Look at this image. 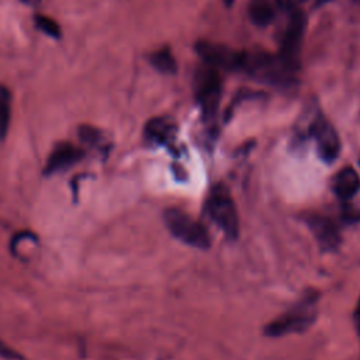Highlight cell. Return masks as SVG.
<instances>
[{
  "mask_svg": "<svg viewBox=\"0 0 360 360\" xmlns=\"http://www.w3.org/2000/svg\"><path fill=\"white\" fill-rule=\"evenodd\" d=\"M318 300L319 294L315 290H307L294 305L270 321L263 328V333L270 338H280L291 333L305 332L316 319Z\"/></svg>",
  "mask_w": 360,
  "mask_h": 360,
  "instance_id": "6da1fadb",
  "label": "cell"
},
{
  "mask_svg": "<svg viewBox=\"0 0 360 360\" xmlns=\"http://www.w3.org/2000/svg\"><path fill=\"white\" fill-rule=\"evenodd\" d=\"M205 212L210 219L229 239L239 235V215L231 191L224 184H215L205 200Z\"/></svg>",
  "mask_w": 360,
  "mask_h": 360,
  "instance_id": "7a4b0ae2",
  "label": "cell"
},
{
  "mask_svg": "<svg viewBox=\"0 0 360 360\" xmlns=\"http://www.w3.org/2000/svg\"><path fill=\"white\" fill-rule=\"evenodd\" d=\"M193 90L204 120L208 124H212L217 117L222 96V82L219 70L205 63L200 66L194 73Z\"/></svg>",
  "mask_w": 360,
  "mask_h": 360,
  "instance_id": "3957f363",
  "label": "cell"
},
{
  "mask_svg": "<svg viewBox=\"0 0 360 360\" xmlns=\"http://www.w3.org/2000/svg\"><path fill=\"white\" fill-rule=\"evenodd\" d=\"M163 221L169 232L181 243L195 249L210 248L211 240L207 228L186 211L170 207L163 212Z\"/></svg>",
  "mask_w": 360,
  "mask_h": 360,
  "instance_id": "277c9868",
  "label": "cell"
},
{
  "mask_svg": "<svg viewBox=\"0 0 360 360\" xmlns=\"http://www.w3.org/2000/svg\"><path fill=\"white\" fill-rule=\"evenodd\" d=\"M305 25V14L300 10H294L288 18L287 27L281 38L280 49L277 52V58L281 65L292 75L300 68V51L302 45Z\"/></svg>",
  "mask_w": 360,
  "mask_h": 360,
  "instance_id": "5b68a950",
  "label": "cell"
},
{
  "mask_svg": "<svg viewBox=\"0 0 360 360\" xmlns=\"http://www.w3.org/2000/svg\"><path fill=\"white\" fill-rule=\"evenodd\" d=\"M308 136L314 141L316 153L325 163H332L339 158L342 149L339 134L322 112L309 121Z\"/></svg>",
  "mask_w": 360,
  "mask_h": 360,
  "instance_id": "8992f818",
  "label": "cell"
},
{
  "mask_svg": "<svg viewBox=\"0 0 360 360\" xmlns=\"http://www.w3.org/2000/svg\"><path fill=\"white\" fill-rule=\"evenodd\" d=\"M195 52L205 65L218 70L242 72L245 51H236L231 46L211 41H198L195 42Z\"/></svg>",
  "mask_w": 360,
  "mask_h": 360,
  "instance_id": "52a82bcc",
  "label": "cell"
},
{
  "mask_svg": "<svg viewBox=\"0 0 360 360\" xmlns=\"http://www.w3.org/2000/svg\"><path fill=\"white\" fill-rule=\"evenodd\" d=\"M302 221L323 252H333L339 248L342 235L339 224L333 218L319 212H308L302 217Z\"/></svg>",
  "mask_w": 360,
  "mask_h": 360,
  "instance_id": "ba28073f",
  "label": "cell"
},
{
  "mask_svg": "<svg viewBox=\"0 0 360 360\" xmlns=\"http://www.w3.org/2000/svg\"><path fill=\"white\" fill-rule=\"evenodd\" d=\"M84 156V150L72 142H59L53 146L51 150L45 167H44V174L51 176L56 173H62L76 163H79Z\"/></svg>",
  "mask_w": 360,
  "mask_h": 360,
  "instance_id": "9c48e42d",
  "label": "cell"
},
{
  "mask_svg": "<svg viewBox=\"0 0 360 360\" xmlns=\"http://www.w3.org/2000/svg\"><path fill=\"white\" fill-rule=\"evenodd\" d=\"M177 127L169 117H155L145 124L143 138L155 146H172L176 141Z\"/></svg>",
  "mask_w": 360,
  "mask_h": 360,
  "instance_id": "30bf717a",
  "label": "cell"
},
{
  "mask_svg": "<svg viewBox=\"0 0 360 360\" xmlns=\"http://www.w3.org/2000/svg\"><path fill=\"white\" fill-rule=\"evenodd\" d=\"M360 188V176L352 166L342 167L332 179V191L340 201H350V198Z\"/></svg>",
  "mask_w": 360,
  "mask_h": 360,
  "instance_id": "8fae6325",
  "label": "cell"
},
{
  "mask_svg": "<svg viewBox=\"0 0 360 360\" xmlns=\"http://www.w3.org/2000/svg\"><path fill=\"white\" fill-rule=\"evenodd\" d=\"M149 62L155 70L163 75H174L177 72V62L170 48L163 46L149 55Z\"/></svg>",
  "mask_w": 360,
  "mask_h": 360,
  "instance_id": "7c38bea8",
  "label": "cell"
},
{
  "mask_svg": "<svg viewBox=\"0 0 360 360\" xmlns=\"http://www.w3.org/2000/svg\"><path fill=\"white\" fill-rule=\"evenodd\" d=\"M249 17L253 24L266 27L274 18V8L267 0H255L249 7Z\"/></svg>",
  "mask_w": 360,
  "mask_h": 360,
  "instance_id": "4fadbf2b",
  "label": "cell"
},
{
  "mask_svg": "<svg viewBox=\"0 0 360 360\" xmlns=\"http://www.w3.org/2000/svg\"><path fill=\"white\" fill-rule=\"evenodd\" d=\"M79 136L84 143H87L91 148H96L98 150L107 152L110 148V143L107 142L103 132L90 125H82L79 128Z\"/></svg>",
  "mask_w": 360,
  "mask_h": 360,
  "instance_id": "5bb4252c",
  "label": "cell"
},
{
  "mask_svg": "<svg viewBox=\"0 0 360 360\" xmlns=\"http://www.w3.org/2000/svg\"><path fill=\"white\" fill-rule=\"evenodd\" d=\"M10 115H11V94L4 86H0V139H4L8 132Z\"/></svg>",
  "mask_w": 360,
  "mask_h": 360,
  "instance_id": "9a60e30c",
  "label": "cell"
},
{
  "mask_svg": "<svg viewBox=\"0 0 360 360\" xmlns=\"http://www.w3.org/2000/svg\"><path fill=\"white\" fill-rule=\"evenodd\" d=\"M35 24L46 35L53 37V38L60 37V28H59V24L55 20H52L46 15H42V14H38V15H35Z\"/></svg>",
  "mask_w": 360,
  "mask_h": 360,
  "instance_id": "2e32d148",
  "label": "cell"
},
{
  "mask_svg": "<svg viewBox=\"0 0 360 360\" xmlns=\"http://www.w3.org/2000/svg\"><path fill=\"white\" fill-rule=\"evenodd\" d=\"M340 219L345 224H357L360 222V202L345 201L340 210Z\"/></svg>",
  "mask_w": 360,
  "mask_h": 360,
  "instance_id": "e0dca14e",
  "label": "cell"
},
{
  "mask_svg": "<svg viewBox=\"0 0 360 360\" xmlns=\"http://www.w3.org/2000/svg\"><path fill=\"white\" fill-rule=\"evenodd\" d=\"M0 357L7 360H22L21 353H18L15 349L10 347L4 340L0 339Z\"/></svg>",
  "mask_w": 360,
  "mask_h": 360,
  "instance_id": "ac0fdd59",
  "label": "cell"
},
{
  "mask_svg": "<svg viewBox=\"0 0 360 360\" xmlns=\"http://www.w3.org/2000/svg\"><path fill=\"white\" fill-rule=\"evenodd\" d=\"M353 322H354L357 336H359V340H360V298H359V301L356 304V308H354V312H353Z\"/></svg>",
  "mask_w": 360,
  "mask_h": 360,
  "instance_id": "d6986e66",
  "label": "cell"
},
{
  "mask_svg": "<svg viewBox=\"0 0 360 360\" xmlns=\"http://www.w3.org/2000/svg\"><path fill=\"white\" fill-rule=\"evenodd\" d=\"M21 1L28 6H38L41 3V0H21Z\"/></svg>",
  "mask_w": 360,
  "mask_h": 360,
  "instance_id": "ffe728a7",
  "label": "cell"
},
{
  "mask_svg": "<svg viewBox=\"0 0 360 360\" xmlns=\"http://www.w3.org/2000/svg\"><path fill=\"white\" fill-rule=\"evenodd\" d=\"M326 1H329V0H315V4H316V6H322V4L326 3Z\"/></svg>",
  "mask_w": 360,
  "mask_h": 360,
  "instance_id": "44dd1931",
  "label": "cell"
},
{
  "mask_svg": "<svg viewBox=\"0 0 360 360\" xmlns=\"http://www.w3.org/2000/svg\"><path fill=\"white\" fill-rule=\"evenodd\" d=\"M224 3H225L226 6H231V4L233 3V0H224Z\"/></svg>",
  "mask_w": 360,
  "mask_h": 360,
  "instance_id": "7402d4cb",
  "label": "cell"
}]
</instances>
